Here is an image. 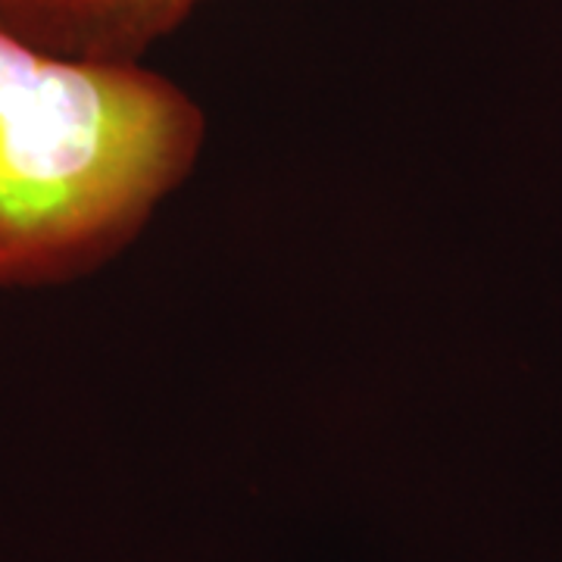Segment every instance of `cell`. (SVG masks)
<instances>
[{
    "label": "cell",
    "mask_w": 562,
    "mask_h": 562,
    "mask_svg": "<svg viewBox=\"0 0 562 562\" xmlns=\"http://www.w3.org/2000/svg\"><path fill=\"white\" fill-rule=\"evenodd\" d=\"M203 144L198 101L144 63L60 57L0 29V291L120 257Z\"/></svg>",
    "instance_id": "cell-1"
},
{
    "label": "cell",
    "mask_w": 562,
    "mask_h": 562,
    "mask_svg": "<svg viewBox=\"0 0 562 562\" xmlns=\"http://www.w3.org/2000/svg\"><path fill=\"white\" fill-rule=\"evenodd\" d=\"M210 0H0V29L60 57L140 63Z\"/></svg>",
    "instance_id": "cell-2"
}]
</instances>
